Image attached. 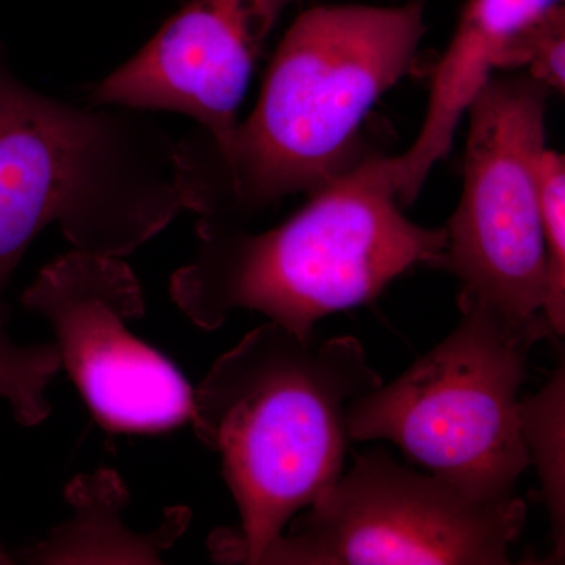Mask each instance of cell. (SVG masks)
<instances>
[{
	"label": "cell",
	"mask_w": 565,
	"mask_h": 565,
	"mask_svg": "<svg viewBox=\"0 0 565 565\" xmlns=\"http://www.w3.org/2000/svg\"><path fill=\"white\" fill-rule=\"evenodd\" d=\"M74 508L70 522L55 527L40 544L21 550L22 563L162 564V552L188 530L192 512L173 508L158 530L137 534L122 525L121 511L129 494L111 470L77 476L65 490Z\"/></svg>",
	"instance_id": "obj_11"
},
{
	"label": "cell",
	"mask_w": 565,
	"mask_h": 565,
	"mask_svg": "<svg viewBox=\"0 0 565 565\" xmlns=\"http://www.w3.org/2000/svg\"><path fill=\"white\" fill-rule=\"evenodd\" d=\"M382 384L355 337L303 338L273 321L215 360L193 390L191 418L221 456L241 527L211 535L214 563L256 565L340 479L351 405Z\"/></svg>",
	"instance_id": "obj_2"
},
{
	"label": "cell",
	"mask_w": 565,
	"mask_h": 565,
	"mask_svg": "<svg viewBox=\"0 0 565 565\" xmlns=\"http://www.w3.org/2000/svg\"><path fill=\"white\" fill-rule=\"evenodd\" d=\"M177 141L145 110L41 95L0 47V316L11 275L52 223L74 250L115 258L163 232L184 210Z\"/></svg>",
	"instance_id": "obj_4"
},
{
	"label": "cell",
	"mask_w": 565,
	"mask_h": 565,
	"mask_svg": "<svg viewBox=\"0 0 565 565\" xmlns=\"http://www.w3.org/2000/svg\"><path fill=\"white\" fill-rule=\"evenodd\" d=\"M424 9L426 0L303 11L278 44L247 120L222 140L199 129L177 141L182 207L245 226L351 169L362 158L364 118L414 66Z\"/></svg>",
	"instance_id": "obj_1"
},
{
	"label": "cell",
	"mask_w": 565,
	"mask_h": 565,
	"mask_svg": "<svg viewBox=\"0 0 565 565\" xmlns=\"http://www.w3.org/2000/svg\"><path fill=\"white\" fill-rule=\"evenodd\" d=\"M520 426L527 460L537 470L548 509L555 557H564L565 539V371H555L548 384L520 399Z\"/></svg>",
	"instance_id": "obj_12"
},
{
	"label": "cell",
	"mask_w": 565,
	"mask_h": 565,
	"mask_svg": "<svg viewBox=\"0 0 565 565\" xmlns=\"http://www.w3.org/2000/svg\"><path fill=\"white\" fill-rule=\"evenodd\" d=\"M564 0H467L451 43L435 66L426 118L414 143L392 158L401 206L418 199L434 167L448 158L468 107L492 77L509 41Z\"/></svg>",
	"instance_id": "obj_10"
},
{
	"label": "cell",
	"mask_w": 565,
	"mask_h": 565,
	"mask_svg": "<svg viewBox=\"0 0 565 565\" xmlns=\"http://www.w3.org/2000/svg\"><path fill=\"white\" fill-rule=\"evenodd\" d=\"M525 522L516 494L473 500L374 448L292 519L256 565H505Z\"/></svg>",
	"instance_id": "obj_7"
},
{
	"label": "cell",
	"mask_w": 565,
	"mask_h": 565,
	"mask_svg": "<svg viewBox=\"0 0 565 565\" xmlns=\"http://www.w3.org/2000/svg\"><path fill=\"white\" fill-rule=\"evenodd\" d=\"M199 247L170 280V296L203 330L236 310L258 311L299 334L374 300L412 267L437 269L446 230L408 221L394 188L392 158L362 156L310 193L281 225L252 233L237 223H196Z\"/></svg>",
	"instance_id": "obj_3"
},
{
	"label": "cell",
	"mask_w": 565,
	"mask_h": 565,
	"mask_svg": "<svg viewBox=\"0 0 565 565\" xmlns=\"http://www.w3.org/2000/svg\"><path fill=\"white\" fill-rule=\"evenodd\" d=\"M9 315L0 316V401L21 426H39L51 414L47 388L62 370L57 344L21 345L7 333Z\"/></svg>",
	"instance_id": "obj_13"
},
{
	"label": "cell",
	"mask_w": 565,
	"mask_h": 565,
	"mask_svg": "<svg viewBox=\"0 0 565 565\" xmlns=\"http://www.w3.org/2000/svg\"><path fill=\"white\" fill-rule=\"evenodd\" d=\"M299 0H191L120 68L92 88L93 106L177 111L211 139L237 126L253 68Z\"/></svg>",
	"instance_id": "obj_9"
},
{
	"label": "cell",
	"mask_w": 565,
	"mask_h": 565,
	"mask_svg": "<svg viewBox=\"0 0 565 565\" xmlns=\"http://www.w3.org/2000/svg\"><path fill=\"white\" fill-rule=\"evenodd\" d=\"M539 200L545 241L542 315L556 337L565 333V158L545 148L539 163Z\"/></svg>",
	"instance_id": "obj_14"
},
{
	"label": "cell",
	"mask_w": 565,
	"mask_h": 565,
	"mask_svg": "<svg viewBox=\"0 0 565 565\" xmlns=\"http://www.w3.org/2000/svg\"><path fill=\"white\" fill-rule=\"evenodd\" d=\"M550 95L525 71L490 77L471 102L462 196L445 225L437 266L459 280L457 302L484 305L516 322L545 319L539 163Z\"/></svg>",
	"instance_id": "obj_6"
},
{
	"label": "cell",
	"mask_w": 565,
	"mask_h": 565,
	"mask_svg": "<svg viewBox=\"0 0 565 565\" xmlns=\"http://www.w3.org/2000/svg\"><path fill=\"white\" fill-rule=\"evenodd\" d=\"M14 563H17V561H14V556H11L10 553L3 548V545L0 544V565H10Z\"/></svg>",
	"instance_id": "obj_16"
},
{
	"label": "cell",
	"mask_w": 565,
	"mask_h": 565,
	"mask_svg": "<svg viewBox=\"0 0 565 565\" xmlns=\"http://www.w3.org/2000/svg\"><path fill=\"white\" fill-rule=\"evenodd\" d=\"M455 330L392 384L349 411L352 440H386L467 497L503 501L530 467L520 426L527 353L553 337L546 319L516 322L459 302Z\"/></svg>",
	"instance_id": "obj_5"
},
{
	"label": "cell",
	"mask_w": 565,
	"mask_h": 565,
	"mask_svg": "<svg viewBox=\"0 0 565 565\" xmlns=\"http://www.w3.org/2000/svg\"><path fill=\"white\" fill-rule=\"evenodd\" d=\"M526 68L550 90H565V10L556 3L525 25L498 55L494 70Z\"/></svg>",
	"instance_id": "obj_15"
},
{
	"label": "cell",
	"mask_w": 565,
	"mask_h": 565,
	"mask_svg": "<svg viewBox=\"0 0 565 565\" xmlns=\"http://www.w3.org/2000/svg\"><path fill=\"white\" fill-rule=\"evenodd\" d=\"M21 302L50 322L62 367L104 429L162 433L191 419L184 375L128 329L145 315V296L120 258L66 253L40 270Z\"/></svg>",
	"instance_id": "obj_8"
}]
</instances>
